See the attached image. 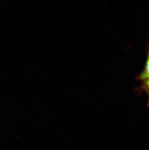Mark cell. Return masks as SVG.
I'll list each match as a JSON object with an SVG mask.
<instances>
[{"label":"cell","instance_id":"obj_2","mask_svg":"<svg viewBox=\"0 0 149 150\" xmlns=\"http://www.w3.org/2000/svg\"><path fill=\"white\" fill-rule=\"evenodd\" d=\"M148 55H149V54H148Z\"/></svg>","mask_w":149,"mask_h":150},{"label":"cell","instance_id":"obj_1","mask_svg":"<svg viewBox=\"0 0 149 150\" xmlns=\"http://www.w3.org/2000/svg\"><path fill=\"white\" fill-rule=\"evenodd\" d=\"M138 79L141 82L149 80V55H148V59L147 60L144 69L141 75L138 77Z\"/></svg>","mask_w":149,"mask_h":150}]
</instances>
